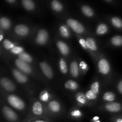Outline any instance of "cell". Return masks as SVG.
<instances>
[{"mask_svg":"<svg viewBox=\"0 0 122 122\" xmlns=\"http://www.w3.org/2000/svg\"><path fill=\"white\" fill-rule=\"evenodd\" d=\"M7 100L8 104L15 109L17 110H23L25 109L26 106L25 102L17 95L13 94L9 95L7 97Z\"/></svg>","mask_w":122,"mask_h":122,"instance_id":"6da1fadb","label":"cell"},{"mask_svg":"<svg viewBox=\"0 0 122 122\" xmlns=\"http://www.w3.org/2000/svg\"><path fill=\"white\" fill-rule=\"evenodd\" d=\"M66 23L67 26L77 34H82L84 33L85 30L83 25L74 19H68L66 21Z\"/></svg>","mask_w":122,"mask_h":122,"instance_id":"7a4b0ae2","label":"cell"},{"mask_svg":"<svg viewBox=\"0 0 122 122\" xmlns=\"http://www.w3.org/2000/svg\"><path fill=\"white\" fill-rule=\"evenodd\" d=\"M15 66L17 67L18 70L20 71L21 72L23 73L24 74H31L33 72V70H32V67L30 66L29 63H26V62L23 61L21 60L19 58H17L15 60Z\"/></svg>","mask_w":122,"mask_h":122,"instance_id":"3957f363","label":"cell"},{"mask_svg":"<svg viewBox=\"0 0 122 122\" xmlns=\"http://www.w3.org/2000/svg\"><path fill=\"white\" fill-rule=\"evenodd\" d=\"M98 69L99 72L102 75H107L111 70L110 65L106 58H101L98 61Z\"/></svg>","mask_w":122,"mask_h":122,"instance_id":"277c9868","label":"cell"},{"mask_svg":"<svg viewBox=\"0 0 122 122\" xmlns=\"http://www.w3.org/2000/svg\"><path fill=\"white\" fill-rule=\"evenodd\" d=\"M2 112L5 118L9 122H16L18 120L17 114L8 106H4L2 108Z\"/></svg>","mask_w":122,"mask_h":122,"instance_id":"5b68a950","label":"cell"},{"mask_svg":"<svg viewBox=\"0 0 122 122\" xmlns=\"http://www.w3.org/2000/svg\"><path fill=\"white\" fill-rule=\"evenodd\" d=\"M44 108L42 104L41 101H36L33 103L31 109V113L34 117H43L44 113Z\"/></svg>","mask_w":122,"mask_h":122,"instance_id":"8992f818","label":"cell"},{"mask_svg":"<svg viewBox=\"0 0 122 122\" xmlns=\"http://www.w3.org/2000/svg\"><path fill=\"white\" fill-rule=\"evenodd\" d=\"M48 39V33L44 29H41L38 32L35 38V41L38 45H43L45 44Z\"/></svg>","mask_w":122,"mask_h":122,"instance_id":"52a82bcc","label":"cell"},{"mask_svg":"<svg viewBox=\"0 0 122 122\" xmlns=\"http://www.w3.org/2000/svg\"><path fill=\"white\" fill-rule=\"evenodd\" d=\"M0 85L4 89L8 92H13L15 89V86L13 81L6 77L0 79Z\"/></svg>","mask_w":122,"mask_h":122,"instance_id":"ba28073f","label":"cell"},{"mask_svg":"<svg viewBox=\"0 0 122 122\" xmlns=\"http://www.w3.org/2000/svg\"><path fill=\"white\" fill-rule=\"evenodd\" d=\"M39 67L44 76L48 79H51L53 77L54 74L52 68L45 61H41L39 63Z\"/></svg>","mask_w":122,"mask_h":122,"instance_id":"9c48e42d","label":"cell"},{"mask_svg":"<svg viewBox=\"0 0 122 122\" xmlns=\"http://www.w3.org/2000/svg\"><path fill=\"white\" fill-rule=\"evenodd\" d=\"M12 74L14 79L20 83H25L28 82V77L25 74L19 71L18 69H13Z\"/></svg>","mask_w":122,"mask_h":122,"instance_id":"30bf717a","label":"cell"},{"mask_svg":"<svg viewBox=\"0 0 122 122\" xmlns=\"http://www.w3.org/2000/svg\"><path fill=\"white\" fill-rule=\"evenodd\" d=\"M104 109L110 113H117L122 110V106L118 102H108L105 105Z\"/></svg>","mask_w":122,"mask_h":122,"instance_id":"8fae6325","label":"cell"},{"mask_svg":"<svg viewBox=\"0 0 122 122\" xmlns=\"http://www.w3.org/2000/svg\"><path fill=\"white\" fill-rule=\"evenodd\" d=\"M14 32L20 36H26L29 33V28L27 26L22 24L17 25L14 27Z\"/></svg>","mask_w":122,"mask_h":122,"instance_id":"7c38bea8","label":"cell"},{"mask_svg":"<svg viewBox=\"0 0 122 122\" xmlns=\"http://www.w3.org/2000/svg\"><path fill=\"white\" fill-rule=\"evenodd\" d=\"M48 109L51 113L53 114H57L60 113L61 110V105L56 100H51L48 104Z\"/></svg>","mask_w":122,"mask_h":122,"instance_id":"4fadbf2b","label":"cell"},{"mask_svg":"<svg viewBox=\"0 0 122 122\" xmlns=\"http://www.w3.org/2000/svg\"><path fill=\"white\" fill-rule=\"evenodd\" d=\"M56 45L58 48V51L61 53V54L63 56H67L70 53V48L69 46L66 44L64 42L61 41H58L56 43Z\"/></svg>","mask_w":122,"mask_h":122,"instance_id":"5bb4252c","label":"cell"},{"mask_svg":"<svg viewBox=\"0 0 122 122\" xmlns=\"http://www.w3.org/2000/svg\"><path fill=\"white\" fill-rule=\"evenodd\" d=\"M70 72L73 77H77L79 75V67L76 61H73L70 64Z\"/></svg>","mask_w":122,"mask_h":122,"instance_id":"9a60e30c","label":"cell"},{"mask_svg":"<svg viewBox=\"0 0 122 122\" xmlns=\"http://www.w3.org/2000/svg\"><path fill=\"white\" fill-rule=\"evenodd\" d=\"M86 42L87 46H88V49L91 52H95L98 50V46L97 45L96 41L95 39L92 38H87L86 39Z\"/></svg>","mask_w":122,"mask_h":122,"instance_id":"2e32d148","label":"cell"},{"mask_svg":"<svg viewBox=\"0 0 122 122\" xmlns=\"http://www.w3.org/2000/svg\"><path fill=\"white\" fill-rule=\"evenodd\" d=\"M11 22L8 18L2 17L0 18V27L4 30H8L11 27Z\"/></svg>","mask_w":122,"mask_h":122,"instance_id":"e0dca14e","label":"cell"},{"mask_svg":"<svg viewBox=\"0 0 122 122\" xmlns=\"http://www.w3.org/2000/svg\"><path fill=\"white\" fill-rule=\"evenodd\" d=\"M108 31V27L106 24L101 23L97 26L96 29V33L98 35H104Z\"/></svg>","mask_w":122,"mask_h":122,"instance_id":"ac0fdd59","label":"cell"},{"mask_svg":"<svg viewBox=\"0 0 122 122\" xmlns=\"http://www.w3.org/2000/svg\"><path fill=\"white\" fill-rule=\"evenodd\" d=\"M21 4L25 9L27 11H33L35 8V4L32 0H23Z\"/></svg>","mask_w":122,"mask_h":122,"instance_id":"d6986e66","label":"cell"},{"mask_svg":"<svg viewBox=\"0 0 122 122\" xmlns=\"http://www.w3.org/2000/svg\"><path fill=\"white\" fill-rule=\"evenodd\" d=\"M81 11L82 13L88 17H92L94 15V11L92 8L86 5H84L81 7Z\"/></svg>","mask_w":122,"mask_h":122,"instance_id":"ffe728a7","label":"cell"},{"mask_svg":"<svg viewBox=\"0 0 122 122\" xmlns=\"http://www.w3.org/2000/svg\"><path fill=\"white\" fill-rule=\"evenodd\" d=\"M60 33L61 36L64 38H69L70 36V30L69 29V27L66 25H61L60 26L59 28Z\"/></svg>","mask_w":122,"mask_h":122,"instance_id":"44dd1931","label":"cell"},{"mask_svg":"<svg viewBox=\"0 0 122 122\" xmlns=\"http://www.w3.org/2000/svg\"><path fill=\"white\" fill-rule=\"evenodd\" d=\"M75 98H76V101L81 106H83L85 105L87 102V99L86 98L85 95L82 92H78L76 94L75 96Z\"/></svg>","mask_w":122,"mask_h":122,"instance_id":"7402d4cb","label":"cell"},{"mask_svg":"<svg viewBox=\"0 0 122 122\" xmlns=\"http://www.w3.org/2000/svg\"><path fill=\"white\" fill-rule=\"evenodd\" d=\"M64 87L69 90L75 91L78 88L79 85L77 83L72 80H69L64 83Z\"/></svg>","mask_w":122,"mask_h":122,"instance_id":"603a6c76","label":"cell"},{"mask_svg":"<svg viewBox=\"0 0 122 122\" xmlns=\"http://www.w3.org/2000/svg\"><path fill=\"white\" fill-rule=\"evenodd\" d=\"M51 7L56 12H61L63 10V4L57 0H54L51 2Z\"/></svg>","mask_w":122,"mask_h":122,"instance_id":"cb8c5ba5","label":"cell"},{"mask_svg":"<svg viewBox=\"0 0 122 122\" xmlns=\"http://www.w3.org/2000/svg\"><path fill=\"white\" fill-rule=\"evenodd\" d=\"M102 99L105 101H107L108 102H112L115 100L116 95L112 92H106L102 95Z\"/></svg>","mask_w":122,"mask_h":122,"instance_id":"d4e9b609","label":"cell"},{"mask_svg":"<svg viewBox=\"0 0 122 122\" xmlns=\"http://www.w3.org/2000/svg\"><path fill=\"white\" fill-rule=\"evenodd\" d=\"M18 58H19L21 60L23 61L26 62L27 63H31L33 61V58H32V56L30 54H29L27 52H23L21 54L18 56Z\"/></svg>","mask_w":122,"mask_h":122,"instance_id":"484cf974","label":"cell"},{"mask_svg":"<svg viewBox=\"0 0 122 122\" xmlns=\"http://www.w3.org/2000/svg\"><path fill=\"white\" fill-rule=\"evenodd\" d=\"M59 68L60 70L63 74H66L68 71L67 65L65 60L63 58H61L59 61Z\"/></svg>","mask_w":122,"mask_h":122,"instance_id":"4316f807","label":"cell"},{"mask_svg":"<svg viewBox=\"0 0 122 122\" xmlns=\"http://www.w3.org/2000/svg\"><path fill=\"white\" fill-rule=\"evenodd\" d=\"M111 43L115 46H120L122 45V36L120 35H116L113 36L111 39Z\"/></svg>","mask_w":122,"mask_h":122,"instance_id":"83f0119b","label":"cell"},{"mask_svg":"<svg viewBox=\"0 0 122 122\" xmlns=\"http://www.w3.org/2000/svg\"><path fill=\"white\" fill-rule=\"evenodd\" d=\"M51 98V95L49 92L46 90H44L41 91L39 95V98L42 102H48Z\"/></svg>","mask_w":122,"mask_h":122,"instance_id":"f1b7e54d","label":"cell"},{"mask_svg":"<svg viewBox=\"0 0 122 122\" xmlns=\"http://www.w3.org/2000/svg\"><path fill=\"white\" fill-rule=\"evenodd\" d=\"M111 22L112 25L116 28H122V20L120 18L117 17H112L111 19Z\"/></svg>","mask_w":122,"mask_h":122,"instance_id":"f546056e","label":"cell"},{"mask_svg":"<svg viewBox=\"0 0 122 122\" xmlns=\"http://www.w3.org/2000/svg\"><path fill=\"white\" fill-rule=\"evenodd\" d=\"M25 122H51V120L45 117H32L28 119Z\"/></svg>","mask_w":122,"mask_h":122,"instance_id":"4dcf8cb0","label":"cell"},{"mask_svg":"<svg viewBox=\"0 0 122 122\" xmlns=\"http://www.w3.org/2000/svg\"><path fill=\"white\" fill-rule=\"evenodd\" d=\"M100 84L98 81H95L91 84L90 86V90L92 91L94 94L98 95L99 94V91H100Z\"/></svg>","mask_w":122,"mask_h":122,"instance_id":"1f68e13d","label":"cell"},{"mask_svg":"<svg viewBox=\"0 0 122 122\" xmlns=\"http://www.w3.org/2000/svg\"><path fill=\"white\" fill-rule=\"evenodd\" d=\"M2 44H3V46L4 47L5 49L7 50H11L15 46V45L11 42V41H10L9 39H5L3 41V42H2Z\"/></svg>","mask_w":122,"mask_h":122,"instance_id":"d6a6232c","label":"cell"},{"mask_svg":"<svg viewBox=\"0 0 122 122\" xmlns=\"http://www.w3.org/2000/svg\"><path fill=\"white\" fill-rule=\"evenodd\" d=\"M70 116L72 118L75 119H80L81 117L82 116V113L81 112V111L80 110L77 109H74L70 112Z\"/></svg>","mask_w":122,"mask_h":122,"instance_id":"836d02e7","label":"cell"},{"mask_svg":"<svg viewBox=\"0 0 122 122\" xmlns=\"http://www.w3.org/2000/svg\"><path fill=\"white\" fill-rule=\"evenodd\" d=\"M10 51L12 54L15 55H17V56H19V55L21 54V53L25 52V51H24L23 48L20 46H14L12 50H10Z\"/></svg>","mask_w":122,"mask_h":122,"instance_id":"e575fe53","label":"cell"},{"mask_svg":"<svg viewBox=\"0 0 122 122\" xmlns=\"http://www.w3.org/2000/svg\"><path fill=\"white\" fill-rule=\"evenodd\" d=\"M85 95L86 98L87 99V100H95L97 99V95L94 94L90 89L88 90L85 94Z\"/></svg>","mask_w":122,"mask_h":122,"instance_id":"d590c367","label":"cell"},{"mask_svg":"<svg viewBox=\"0 0 122 122\" xmlns=\"http://www.w3.org/2000/svg\"><path fill=\"white\" fill-rule=\"evenodd\" d=\"M79 67L80 71L83 72V73H85L88 70V66L85 61H81L79 64Z\"/></svg>","mask_w":122,"mask_h":122,"instance_id":"8d00e7d4","label":"cell"},{"mask_svg":"<svg viewBox=\"0 0 122 122\" xmlns=\"http://www.w3.org/2000/svg\"><path fill=\"white\" fill-rule=\"evenodd\" d=\"M77 38H78L79 42V44L81 45V46H82V47L85 50H86V51H89V49H88V46H87L86 42L85 39H84L83 38H82V37L79 36H78V35H77Z\"/></svg>","mask_w":122,"mask_h":122,"instance_id":"74e56055","label":"cell"},{"mask_svg":"<svg viewBox=\"0 0 122 122\" xmlns=\"http://www.w3.org/2000/svg\"><path fill=\"white\" fill-rule=\"evenodd\" d=\"M117 90L120 94H122V80L120 81L117 84Z\"/></svg>","mask_w":122,"mask_h":122,"instance_id":"f35d334b","label":"cell"},{"mask_svg":"<svg viewBox=\"0 0 122 122\" xmlns=\"http://www.w3.org/2000/svg\"><path fill=\"white\" fill-rule=\"evenodd\" d=\"M92 122H101L100 120V117L98 116H95L92 119Z\"/></svg>","mask_w":122,"mask_h":122,"instance_id":"ab89813d","label":"cell"},{"mask_svg":"<svg viewBox=\"0 0 122 122\" xmlns=\"http://www.w3.org/2000/svg\"><path fill=\"white\" fill-rule=\"evenodd\" d=\"M113 122H122V118L117 117L113 119Z\"/></svg>","mask_w":122,"mask_h":122,"instance_id":"60d3db41","label":"cell"},{"mask_svg":"<svg viewBox=\"0 0 122 122\" xmlns=\"http://www.w3.org/2000/svg\"><path fill=\"white\" fill-rule=\"evenodd\" d=\"M7 1L8 3H10V4H12V3H14V2H16V1L15 0H7Z\"/></svg>","mask_w":122,"mask_h":122,"instance_id":"b9f144b4","label":"cell"},{"mask_svg":"<svg viewBox=\"0 0 122 122\" xmlns=\"http://www.w3.org/2000/svg\"><path fill=\"white\" fill-rule=\"evenodd\" d=\"M3 38H4V36L0 34V42H1L2 39H3Z\"/></svg>","mask_w":122,"mask_h":122,"instance_id":"7bdbcfd3","label":"cell"}]
</instances>
